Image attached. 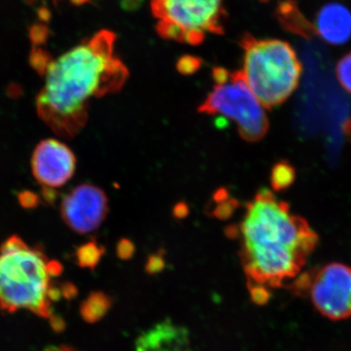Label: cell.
<instances>
[{"mask_svg":"<svg viewBox=\"0 0 351 351\" xmlns=\"http://www.w3.org/2000/svg\"><path fill=\"white\" fill-rule=\"evenodd\" d=\"M336 76L341 86L351 94V52L341 58L337 64Z\"/></svg>","mask_w":351,"mask_h":351,"instance_id":"obj_15","label":"cell"},{"mask_svg":"<svg viewBox=\"0 0 351 351\" xmlns=\"http://www.w3.org/2000/svg\"><path fill=\"white\" fill-rule=\"evenodd\" d=\"M165 267V261L161 254H154L149 256L145 263V271L147 274L154 276V274H160Z\"/></svg>","mask_w":351,"mask_h":351,"instance_id":"obj_17","label":"cell"},{"mask_svg":"<svg viewBox=\"0 0 351 351\" xmlns=\"http://www.w3.org/2000/svg\"><path fill=\"white\" fill-rule=\"evenodd\" d=\"M62 269L40 249L17 235L9 237L0 246V309L8 313L25 309L54 321L52 304L60 297L55 278Z\"/></svg>","mask_w":351,"mask_h":351,"instance_id":"obj_3","label":"cell"},{"mask_svg":"<svg viewBox=\"0 0 351 351\" xmlns=\"http://www.w3.org/2000/svg\"><path fill=\"white\" fill-rule=\"evenodd\" d=\"M104 254V249L93 242L83 245L77 251L78 265L82 267L93 269Z\"/></svg>","mask_w":351,"mask_h":351,"instance_id":"obj_13","label":"cell"},{"mask_svg":"<svg viewBox=\"0 0 351 351\" xmlns=\"http://www.w3.org/2000/svg\"><path fill=\"white\" fill-rule=\"evenodd\" d=\"M245 82L265 108L280 106L299 85L302 66L288 43L279 39H258L250 34L242 38Z\"/></svg>","mask_w":351,"mask_h":351,"instance_id":"obj_4","label":"cell"},{"mask_svg":"<svg viewBox=\"0 0 351 351\" xmlns=\"http://www.w3.org/2000/svg\"><path fill=\"white\" fill-rule=\"evenodd\" d=\"M226 0H151L157 34L176 43L199 45L223 32Z\"/></svg>","mask_w":351,"mask_h":351,"instance_id":"obj_6","label":"cell"},{"mask_svg":"<svg viewBox=\"0 0 351 351\" xmlns=\"http://www.w3.org/2000/svg\"><path fill=\"white\" fill-rule=\"evenodd\" d=\"M112 299L103 292H93L80 306V313L87 323H96L103 319L112 306Z\"/></svg>","mask_w":351,"mask_h":351,"instance_id":"obj_12","label":"cell"},{"mask_svg":"<svg viewBox=\"0 0 351 351\" xmlns=\"http://www.w3.org/2000/svg\"><path fill=\"white\" fill-rule=\"evenodd\" d=\"M71 1L76 4V5H82V4L86 3L89 0H71Z\"/></svg>","mask_w":351,"mask_h":351,"instance_id":"obj_20","label":"cell"},{"mask_svg":"<svg viewBox=\"0 0 351 351\" xmlns=\"http://www.w3.org/2000/svg\"><path fill=\"white\" fill-rule=\"evenodd\" d=\"M315 29L321 39L332 45H341L351 38V12L343 4L331 2L317 14Z\"/></svg>","mask_w":351,"mask_h":351,"instance_id":"obj_11","label":"cell"},{"mask_svg":"<svg viewBox=\"0 0 351 351\" xmlns=\"http://www.w3.org/2000/svg\"><path fill=\"white\" fill-rule=\"evenodd\" d=\"M136 351H193L189 330L171 319L157 323L138 336Z\"/></svg>","mask_w":351,"mask_h":351,"instance_id":"obj_10","label":"cell"},{"mask_svg":"<svg viewBox=\"0 0 351 351\" xmlns=\"http://www.w3.org/2000/svg\"><path fill=\"white\" fill-rule=\"evenodd\" d=\"M75 166L73 152L55 138L39 143L32 154V175L44 189L62 188L73 178Z\"/></svg>","mask_w":351,"mask_h":351,"instance_id":"obj_9","label":"cell"},{"mask_svg":"<svg viewBox=\"0 0 351 351\" xmlns=\"http://www.w3.org/2000/svg\"><path fill=\"white\" fill-rule=\"evenodd\" d=\"M135 253V246L130 240L123 239L117 245V256L121 260H129Z\"/></svg>","mask_w":351,"mask_h":351,"instance_id":"obj_18","label":"cell"},{"mask_svg":"<svg viewBox=\"0 0 351 351\" xmlns=\"http://www.w3.org/2000/svg\"><path fill=\"white\" fill-rule=\"evenodd\" d=\"M232 234L241 240V260L248 283L281 287L294 278L315 250L319 237L287 203L261 189L247 204Z\"/></svg>","mask_w":351,"mask_h":351,"instance_id":"obj_2","label":"cell"},{"mask_svg":"<svg viewBox=\"0 0 351 351\" xmlns=\"http://www.w3.org/2000/svg\"><path fill=\"white\" fill-rule=\"evenodd\" d=\"M295 179V171L287 163H278L271 173V184L274 189L281 191L288 188Z\"/></svg>","mask_w":351,"mask_h":351,"instance_id":"obj_14","label":"cell"},{"mask_svg":"<svg viewBox=\"0 0 351 351\" xmlns=\"http://www.w3.org/2000/svg\"><path fill=\"white\" fill-rule=\"evenodd\" d=\"M316 311L332 321L351 317V267L332 263L321 267L313 276L308 287Z\"/></svg>","mask_w":351,"mask_h":351,"instance_id":"obj_7","label":"cell"},{"mask_svg":"<svg viewBox=\"0 0 351 351\" xmlns=\"http://www.w3.org/2000/svg\"><path fill=\"white\" fill-rule=\"evenodd\" d=\"M248 289L251 301L257 306H265L271 298V294L267 286L257 283H248Z\"/></svg>","mask_w":351,"mask_h":351,"instance_id":"obj_16","label":"cell"},{"mask_svg":"<svg viewBox=\"0 0 351 351\" xmlns=\"http://www.w3.org/2000/svg\"><path fill=\"white\" fill-rule=\"evenodd\" d=\"M46 351H73L71 348H66V346H60V348H48Z\"/></svg>","mask_w":351,"mask_h":351,"instance_id":"obj_19","label":"cell"},{"mask_svg":"<svg viewBox=\"0 0 351 351\" xmlns=\"http://www.w3.org/2000/svg\"><path fill=\"white\" fill-rule=\"evenodd\" d=\"M216 85L198 110L208 115H221L232 120L247 142L262 140L269 128L265 107L251 91L240 71L214 69Z\"/></svg>","mask_w":351,"mask_h":351,"instance_id":"obj_5","label":"cell"},{"mask_svg":"<svg viewBox=\"0 0 351 351\" xmlns=\"http://www.w3.org/2000/svg\"><path fill=\"white\" fill-rule=\"evenodd\" d=\"M115 41L114 32L104 29L57 59L45 58L36 110L60 137H75L86 124L90 101L125 84L128 69L115 54Z\"/></svg>","mask_w":351,"mask_h":351,"instance_id":"obj_1","label":"cell"},{"mask_svg":"<svg viewBox=\"0 0 351 351\" xmlns=\"http://www.w3.org/2000/svg\"><path fill=\"white\" fill-rule=\"evenodd\" d=\"M108 211L107 195L100 188L90 184L76 186L61 203L64 223L80 234L96 230L105 221Z\"/></svg>","mask_w":351,"mask_h":351,"instance_id":"obj_8","label":"cell"}]
</instances>
